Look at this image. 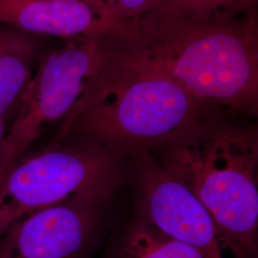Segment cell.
I'll return each instance as SVG.
<instances>
[{
	"instance_id": "cell-6",
	"label": "cell",
	"mask_w": 258,
	"mask_h": 258,
	"mask_svg": "<svg viewBox=\"0 0 258 258\" xmlns=\"http://www.w3.org/2000/svg\"><path fill=\"white\" fill-rule=\"evenodd\" d=\"M118 186L86 190L22 217L0 234V258L96 257Z\"/></svg>"
},
{
	"instance_id": "cell-3",
	"label": "cell",
	"mask_w": 258,
	"mask_h": 258,
	"mask_svg": "<svg viewBox=\"0 0 258 258\" xmlns=\"http://www.w3.org/2000/svg\"><path fill=\"white\" fill-rule=\"evenodd\" d=\"M211 214L231 258H258L256 126L207 115L151 152Z\"/></svg>"
},
{
	"instance_id": "cell-8",
	"label": "cell",
	"mask_w": 258,
	"mask_h": 258,
	"mask_svg": "<svg viewBox=\"0 0 258 258\" xmlns=\"http://www.w3.org/2000/svg\"><path fill=\"white\" fill-rule=\"evenodd\" d=\"M0 22L65 40L120 36L130 30L112 22L94 0H0Z\"/></svg>"
},
{
	"instance_id": "cell-2",
	"label": "cell",
	"mask_w": 258,
	"mask_h": 258,
	"mask_svg": "<svg viewBox=\"0 0 258 258\" xmlns=\"http://www.w3.org/2000/svg\"><path fill=\"white\" fill-rule=\"evenodd\" d=\"M214 110L143 63L122 37L60 123L56 142L83 140L129 159L165 146Z\"/></svg>"
},
{
	"instance_id": "cell-4",
	"label": "cell",
	"mask_w": 258,
	"mask_h": 258,
	"mask_svg": "<svg viewBox=\"0 0 258 258\" xmlns=\"http://www.w3.org/2000/svg\"><path fill=\"white\" fill-rule=\"evenodd\" d=\"M127 162L79 139L28 151L0 176V234L32 212L93 188L120 185L127 177Z\"/></svg>"
},
{
	"instance_id": "cell-12",
	"label": "cell",
	"mask_w": 258,
	"mask_h": 258,
	"mask_svg": "<svg viewBox=\"0 0 258 258\" xmlns=\"http://www.w3.org/2000/svg\"><path fill=\"white\" fill-rule=\"evenodd\" d=\"M112 22L132 28L151 14L163 0H94Z\"/></svg>"
},
{
	"instance_id": "cell-7",
	"label": "cell",
	"mask_w": 258,
	"mask_h": 258,
	"mask_svg": "<svg viewBox=\"0 0 258 258\" xmlns=\"http://www.w3.org/2000/svg\"><path fill=\"white\" fill-rule=\"evenodd\" d=\"M139 217L167 236L198 250L204 258H229L211 214L151 152L128 160Z\"/></svg>"
},
{
	"instance_id": "cell-1",
	"label": "cell",
	"mask_w": 258,
	"mask_h": 258,
	"mask_svg": "<svg viewBox=\"0 0 258 258\" xmlns=\"http://www.w3.org/2000/svg\"><path fill=\"white\" fill-rule=\"evenodd\" d=\"M125 42L143 63L199 102L257 115L256 11L213 19L150 14L133 26Z\"/></svg>"
},
{
	"instance_id": "cell-9",
	"label": "cell",
	"mask_w": 258,
	"mask_h": 258,
	"mask_svg": "<svg viewBox=\"0 0 258 258\" xmlns=\"http://www.w3.org/2000/svg\"><path fill=\"white\" fill-rule=\"evenodd\" d=\"M43 40L0 22V115L7 120L19 110L44 52Z\"/></svg>"
},
{
	"instance_id": "cell-10",
	"label": "cell",
	"mask_w": 258,
	"mask_h": 258,
	"mask_svg": "<svg viewBox=\"0 0 258 258\" xmlns=\"http://www.w3.org/2000/svg\"><path fill=\"white\" fill-rule=\"evenodd\" d=\"M104 258H204L196 249L158 231L141 217L128 224Z\"/></svg>"
},
{
	"instance_id": "cell-11",
	"label": "cell",
	"mask_w": 258,
	"mask_h": 258,
	"mask_svg": "<svg viewBox=\"0 0 258 258\" xmlns=\"http://www.w3.org/2000/svg\"><path fill=\"white\" fill-rule=\"evenodd\" d=\"M256 2L257 0H163L151 14L200 19L233 18L256 11Z\"/></svg>"
},
{
	"instance_id": "cell-13",
	"label": "cell",
	"mask_w": 258,
	"mask_h": 258,
	"mask_svg": "<svg viewBox=\"0 0 258 258\" xmlns=\"http://www.w3.org/2000/svg\"><path fill=\"white\" fill-rule=\"evenodd\" d=\"M7 122H8V120L0 115V152H1V149H2L4 141L6 138L8 129H9Z\"/></svg>"
},
{
	"instance_id": "cell-5",
	"label": "cell",
	"mask_w": 258,
	"mask_h": 258,
	"mask_svg": "<svg viewBox=\"0 0 258 258\" xmlns=\"http://www.w3.org/2000/svg\"><path fill=\"white\" fill-rule=\"evenodd\" d=\"M123 35L66 40L44 50L0 152V176L49 126L61 123L107 62Z\"/></svg>"
}]
</instances>
